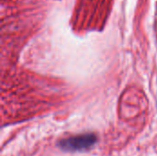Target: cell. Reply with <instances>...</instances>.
Returning <instances> with one entry per match:
<instances>
[{
	"mask_svg": "<svg viewBox=\"0 0 157 156\" xmlns=\"http://www.w3.org/2000/svg\"><path fill=\"white\" fill-rule=\"evenodd\" d=\"M98 141L94 133H85L59 141L58 147L65 152H82L92 148Z\"/></svg>",
	"mask_w": 157,
	"mask_h": 156,
	"instance_id": "6da1fadb",
	"label": "cell"
}]
</instances>
